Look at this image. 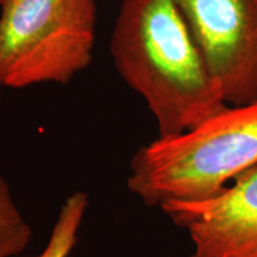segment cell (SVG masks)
I'll use <instances>...</instances> for the list:
<instances>
[{
  "label": "cell",
  "instance_id": "7",
  "mask_svg": "<svg viewBox=\"0 0 257 257\" xmlns=\"http://www.w3.org/2000/svg\"><path fill=\"white\" fill-rule=\"evenodd\" d=\"M32 231L12 198L9 184L0 175V257H14L28 248Z\"/></svg>",
  "mask_w": 257,
  "mask_h": 257
},
{
  "label": "cell",
  "instance_id": "5",
  "mask_svg": "<svg viewBox=\"0 0 257 257\" xmlns=\"http://www.w3.org/2000/svg\"><path fill=\"white\" fill-rule=\"evenodd\" d=\"M232 181L211 198L160 206L188 232L189 257H257V165Z\"/></svg>",
  "mask_w": 257,
  "mask_h": 257
},
{
  "label": "cell",
  "instance_id": "8",
  "mask_svg": "<svg viewBox=\"0 0 257 257\" xmlns=\"http://www.w3.org/2000/svg\"><path fill=\"white\" fill-rule=\"evenodd\" d=\"M2 2H3V0H0V4H2Z\"/></svg>",
  "mask_w": 257,
  "mask_h": 257
},
{
  "label": "cell",
  "instance_id": "3",
  "mask_svg": "<svg viewBox=\"0 0 257 257\" xmlns=\"http://www.w3.org/2000/svg\"><path fill=\"white\" fill-rule=\"evenodd\" d=\"M0 86L66 85L93 60L95 0H3Z\"/></svg>",
  "mask_w": 257,
  "mask_h": 257
},
{
  "label": "cell",
  "instance_id": "6",
  "mask_svg": "<svg viewBox=\"0 0 257 257\" xmlns=\"http://www.w3.org/2000/svg\"><path fill=\"white\" fill-rule=\"evenodd\" d=\"M88 207V197L75 192L64 200L49 242L40 255L32 257H68L78 240V232Z\"/></svg>",
  "mask_w": 257,
  "mask_h": 257
},
{
  "label": "cell",
  "instance_id": "4",
  "mask_svg": "<svg viewBox=\"0 0 257 257\" xmlns=\"http://www.w3.org/2000/svg\"><path fill=\"white\" fill-rule=\"evenodd\" d=\"M225 104L257 101V0H176Z\"/></svg>",
  "mask_w": 257,
  "mask_h": 257
},
{
  "label": "cell",
  "instance_id": "2",
  "mask_svg": "<svg viewBox=\"0 0 257 257\" xmlns=\"http://www.w3.org/2000/svg\"><path fill=\"white\" fill-rule=\"evenodd\" d=\"M257 165V101L229 106L191 130L137 150L127 187L144 204L195 201Z\"/></svg>",
  "mask_w": 257,
  "mask_h": 257
},
{
  "label": "cell",
  "instance_id": "1",
  "mask_svg": "<svg viewBox=\"0 0 257 257\" xmlns=\"http://www.w3.org/2000/svg\"><path fill=\"white\" fill-rule=\"evenodd\" d=\"M110 50L155 117L159 137L191 130L227 106L176 0H121Z\"/></svg>",
  "mask_w": 257,
  "mask_h": 257
}]
</instances>
